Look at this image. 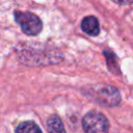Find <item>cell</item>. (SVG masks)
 Listing matches in <instances>:
<instances>
[{
    "label": "cell",
    "instance_id": "7a4b0ae2",
    "mask_svg": "<svg viewBox=\"0 0 133 133\" xmlns=\"http://www.w3.org/2000/svg\"><path fill=\"white\" fill-rule=\"evenodd\" d=\"M15 20L20 25L22 31L27 35H36L43 28V24L39 18L31 12L16 11Z\"/></svg>",
    "mask_w": 133,
    "mask_h": 133
},
{
    "label": "cell",
    "instance_id": "5b68a950",
    "mask_svg": "<svg viewBox=\"0 0 133 133\" xmlns=\"http://www.w3.org/2000/svg\"><path fill=\"white\" fill-rule=\"evenodd\" d=\"M47 129L48 131L50 132H64V128L62 126V122L61 119L54 115V116H51L49 119H48V123H47Z\"/></svg>",
    "mask_w": 133,
    "mask_h": 133
},
{
    "label": "cell",
    "instance_id": "6da1fadb",
    "mask_svg": "<svg viewBox=\"0 0 133 133\" xmlns=\"http://www.w3.org/2000/svg\"><path fill=\"white\" fill-rule=\"evenodd\" d=\"M87 95L97 103L109 107L116 106L121 101V96L117 89L109 85L94 86L87 90Z\"/></svg>",
    "mask_w": 133,
    "mask_h": 133
},
{
    "label": "cell",
    "instance_id": "8992f818",
    "mask_svg": "<svg viewBox=\"0 0 133 133\" xmlns=\"http://www.w3.org/2000/svg\"><path fill=\"white\" fill-rule=\"evenodd\" d=\"M41 129L37 127V125H35L33 122H25L20 124L17 128H16V132H20V133H27V132H39Z\"/></svg>",
    "mask_w": 133,
    "mask_h": 133
},
{
    "label": "cell",
    "instance_id": "3957f363",
    "mask_svg": "<svg viewBox=\"0 0 133 133\" xmlns=\"http://www.w3.org/2000/svg\"><path fill=\"white\" fill-rule=\"evenodd\" d=\"M82 126L85 132H106L109 129L107 118L98 111L86 113L82 119Z\"/></svg>",
    "mask_w": 133,
    "mask_h": 133
},
{
    "label": "cell",
    "instance_id": "277c9868",
    "mask_svg": "<svg viewBox=\"0 0 133 133\" xmlns=\"http://www.w3.org/2000/svg\"><path fill=\"white\" fill-rule=\"evenodd\" d=\"M81 28H82V30L85 33H87L88 35H91V36H96L100 32L99 22L92 16L86 17V18H84L82 20V22H81Z\"/></svg>",
    "mask_w": 133,
    "mask_h": 133
},
{
    "label": "cell",
    "instance_id": "52a82bcc",
    "mask_svg": "<svg viewBox=\"0 0 133 133\" xmlns=\"http://www.w3.org/2000/svg\"><path fill=\"white\" fill-rule=\"evenodd\" d=\"M112 1H114V2H115V3H117V4H122V5L130 4V3H132V2H133V0H112Z\"/></svg>",
    "mask_w": 133,
    "mask_h": 133
}]
</instances>
